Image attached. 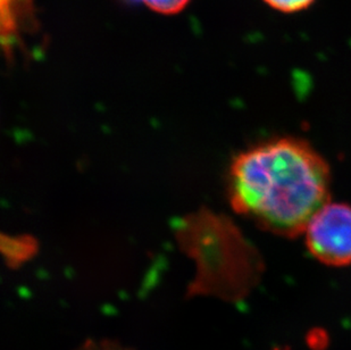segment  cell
<instances>
[{
	"instance_id": "8992f818",
	"label": "cell",
	"mask_w": 351,
	"mask_h": 350,
	"mask_svg": "<svg viewBox=\"0 0 351 350\" xmlns=\"http://www.w3.org/2000/svg\"><path fill=\"white\" fill-rule=\"evenodd\" d=\"M77 350H134L119 344L117 341L98 340L88 341Z\"/></svg>"
},
{
	"instance_id": "6da1fadb",
	"label": "cell",
	"mask_w": 351,
	"mask_h": 350,
	"mask_svg": "<svg viewBox=\"0 0 351 350\" xmlns=\"http://www.w3.org/2000/svg\"><path fill=\"white\" fill-rule=\"evenodd\" d=\"M331 167L307 140L282 136L240 152L230 166L234 211L283 238L304 235L315 213L331 200Z\"/></svg>"
},
{
	"instance_id": "3957f363",
	"label": "cell",
	"mask_w": 351,
	"mask_h": 350,
	"mask_svg": "<svg viewBox=\"0 0 351 350\" xmlns=\"http://www.w3.org/2000/svg\"><path fill=\"white\" fill-rule=\"evenodd\" d=\"M309 254L332 268L351 265V205L330 202L322 206L304 232Z\"/></svg>"
},
{
	"instance_id": "277c9868",
	"label": "cell",
	"mask_w": 351,
	"mask_h": 350,
	"mask_svg": "<svg viewBox=\"0 0 351 350\" xmlns=\"http://www.w3.org/2000/svg\"><path fill=\"white\" fill-rule=\"evenodd\" d=\"M150 10L157 13L172 15L180 13L189 3L190 0H140Z\"/></svg>"
},
{
	"instance_id": "5b68a950",
	"label": "cell",
	"mask_w": 351,
	"mask_h": 350,
	"mask_svg": "<svg viewBox=\"0 0 351 350\" xmlns=\"http://www.w3.org/2000/svg\"><path fill=\"white\" fill-rule=\"evenodd\" d=\"M273 10L281 13L292 14L302 12L312 6L315 0H263Z\"/></svg>"
},
{
	"instance_id": "7a4b0ae2",
	"label": "cell",
	"mask_w": 351,
	"mask_h": 350,
	"mask_svg": "<svg viewBox=\"0 0 351 350\" xmlns=\"http://www.w3.org/2000/svg\"><path fill=\"white\" fill-rule=\"evenodd\" d=\"M200 231L188 235L190 255L197 273L189 285V297H212L240 303L252 294L264 275V261L229 220L209 215L195 220Z\"/></svg>"
}]
</instances>
